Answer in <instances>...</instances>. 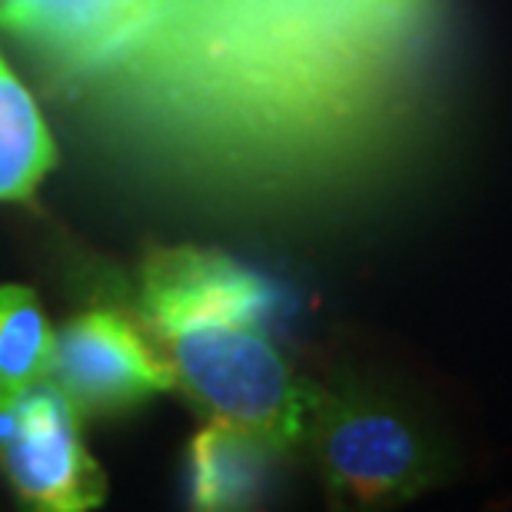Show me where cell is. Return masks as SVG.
<instances>
[{"instance_id":"obj_2","label":"cell","mask_w":512,"mask_h":512,"mask_svg":"<svg viewBox=\"0 0 512 512\" xmlns=\"http://www.w3.org/2000/svg\"><path fill=\"white\" fill-rule=\"evenodd\" d=\"M140 303L183 396L276 449L303 443L313 383L293 373L263 330L273 290L260 276L213 250H157L143 263Z\"/></svg>"},{"instance_id":"obj_11","label":"cell","mask_w":512,"mask_h":512,"mask_svg":"<svg viewBox=\"0 0 512 512\" xmlns=\"http://www.w3.org/2000/svg\"><path fill=\"white\" fill-rule=\"evenodd\" d=\"M147 4H157V0H147Z\"/></svg>"},{"instance_id":"obj_7","label":"cell","mask_w":512,"mask_h":512,"mask_svg":"<svg viewBox=\"0 0 512 512\" xmlns=\"http://www.w3.org/2000/svg\"><path fill=\"white\" fill-rule=\"evenodd\" d=\"M270 439L227 419H210L190 443V506L193 509H247L260 499L273 469Z\"/></svg>"},{"instance_id":"obj_10","label":"cell","mask_w":512,"mask_h":512,"mask_svg":"<svg viewBox=\"0 0 512 512\" xmlns=\"http://www.w3.org/2000/svg\"><path fill=\"white\" fill-rule=\"evenodd\" d=\"M10 4H20V0H0V7H10Z\"/></svg>"},{"instance_id":"obj_1","label":"cell","mask_w":512,"mask_h":512,"mask_svg":"<svg viewBox=\"0 0 512 512\" xmlns=\"http://www.w3.org/2000/svg\"><path fill=\"white\" fill-rule=\"evenodd\" d=\"M433 0H157L64 77L157 180L240 190L323 177L370 147Z\"/></svg>"},{"instance_id":"obj_3","label":"cell","mask_w":512,"mask_h":512,"mask_svg":"<svg viewBox=\"0 0 512 512\" xmlns=\"http://www.w3.org/2000/svg\"><path fill=\"white\" fill-rule=\"evenodd\" d=\"M326 493L343 506L406 503L443 476L436 449L393 409L313 386L303 443Z\"/></svg>"},{"instance_id":"obj_5","label":"cell","mask_w":512,"mask_h":512,"mask_svg":"<svg viewBox=\"0 0 512 512\" xmlns=\"http://www.w3.org/2000/svg\"><path fill=\"white\" fill-rule=\"evenodd\" d=\"M4 466L17 496L34 509L80 512L104 503V476L77 433L74 406L54 383H37L14 403Z\"/></svg>"},{"instance_id":"obj_4","label":"cell","mask_w":512,"mask_h":512,"mask_svg":"<svg viewBox=\"0 0 512 512\" xmlns=\"http://www.w3.org/2000/svg\"><path fill=\"white\" fill-rule=\"evenodd\" d=\"M50 383L84 413H117L177 389L150 336L114 310H90L67 323L54 340Z\"/></svg>"},{"instance_id":"obj_6","label":"cell","mask_w":512,"mask_h":512,"mask_svg":"<svg viewBox=\"0 0 512 512\" xmlns=\"http://www.w3.org/2000/svg\"><path fill=\"white\" fill-rule=\"evenodd\" d=\"M147 10V0H20L0 7V27L44 54L64 80L127 37Z\"/></svg>"},{"instance_id":"obj_9","label":"cell","mask_w":512,"mask_h":512,"mask_svg":"<svg viewBox=\"0 0 512 512\" xmlns=\"http://www.w3.org/2000/svg\"><path fill=\"white\" fill-rule=\"evenodd\" d=\"M54 333L27 286H0V409L50 376Z\"/></svg>"},{"instance_id":"obj_8","label":"cell","mask_w":512,"mask_h":512,"mask_svg":"<svg viewBox=\"0 0 512 512\" xmlns=\"http://www.w3.org/2000/svg\"><path fill=\"white\" fill-rule=\"evenodd\" d=\"M54 160V137L34 97L0 57V200H27Z\"/></svg>"}]
</instances>
